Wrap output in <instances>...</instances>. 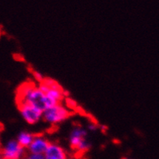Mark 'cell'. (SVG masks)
<instances>
[{
    "mask_svg": "<svg viewBox=\"0 0 159 159\" xmlns=\"http://www.w3.org/2000/svg\"><path fill=\"white\" fill-rule=\"evenodd\" d=\"M34 137L35 134H33L26 131H23L19 134L18 136H17L16 140L19 142V144H20L22 147L27 149L30 147L31 143L33 142V139H34Z\"/></svg>",
    "mask_w": 159,
    "mask_h": 159,
    "instance_id": "8",
    "label": "cell"
},
{
    "mask_svg": "<svg viewBox=\"0 0 159 159\" xmlns=\"http://www.w3.org/2000/svg\"><path fill=\"white\" fill-rule=\"evenodd\" d=\"M32 74H33V77L34 78L35 80L38 83V84L43 82L44 79H45V77H43V75L40 72H39V71L37 70H33V72H32Z\"/></svg>",
    "mask_w": 159,
    "mask_h": 159,
    "instance_id": "10",
    "label": "cell"
},
{
    "mask_svg": "<svg viewBox=\"0 0 159 159\" xmlns=\"http://www.w3.org/2000/svg\"><path fill=\"white\" fill-rule=\"evenodd\" d=\"M45 159H68L67 154L64 149L57 143H50L44 154Z\"/></svg>",
    "mask_w": 159,
    "mask_h": 159,
    "instance_id": "7",
    "label": "cell"
},
{
    "mask_svg": "<svg viewBox=\"0 0 159 159\" xmlns=\"http://www.w3.org/2000/svg\"><path fill=\"white\" fill-rule=\"evenodd\" d=\"M50 141L43 135L35 134L33 142L27 148V152L30 154L35 155H44L46 151L50 144Z\"/></svg>",
    "mask_w": 159,
    "mask_h": 159,
    "instance_id": "5",
    "label": "cell"
},
{
    "mask_svg": "<svg viewBox=\"0 0 159 159\" xmlns=\"http://www.w3.org/2000/svg\"><path fill=\"white\" fill-rule=\"evenodd\" d=\"M91 148V144L87 140V138L84 140H83L80 142V144H79V146L77 147V151L80 152H86L88 150H90V148Z\"/></svg>",
    "mask_w": 159,
    "mask_h": 159,
    "instance_id": "9",
    "label": "cell"
},
{
    "mask_svg": "<svg viewBox=\"0 0 159 159\" xmlns=\"http://www.w3.org/2000/svg\"><path fill=\"white\" fill-rule=\"evenodd\" d=\"M27 149L22 147L17 140H9L2 148V159H25Z\"/></svg>",
    "mask_w": 159,
    "mask_h": 159,
    "instance_id": "3",
    "label": "cell"
},
{
    "mask_svg": "<svg viewBox=\"0 0 159 159\" xmlns=\"http://www.w3.org/2000/svg\"><path fill=\"white\" fill-rule=\"evenodd\" d=\"M87 136V131L80 126L74 127L70 131L69 136V144L71 148L77 150V147L83 140L86 139Z\"/></svg>",
    "mask_w": 159,
    "mask_h": 159,
    "instance_id": "6",
    "label": "cell"
},
{
    "mask_svg": "<svg viewBox=\"0 0 159 159\" xmlns=\"http://www.w3.org/2000/svg\"><path fill=\"white\" fill-rule=\"evenodd\" d=\"M99 128H100V129H101L102 131H104V130L107 129V128L106 126H104V125H100Z\"/></svg>",
    "mask_w": 159,
    "mask_h": 159,
    "instance_id": "14",
    "label": "cell"
},
{
    "mask_svg": "<svg viewBox=\"0 0 159 159\" xmlns=\"http://www.w3.org/2000/svg\"><path fill=\"white\" fill-rule=\"evenodd\" d=\"M19 111L25 121L29 125H36L43 119V112L41 110L27 104H17Z\"/></svg>",
    "mask_w": 159,
    "mask_h": 159,
    "instance_id": "4",
    "label": "cell"
},
{
    "mask_svg": "<svg viewBox=\"0 0 159 159\" xmlns=\"http://www.w3.org/2000/svg\"><path fill=\"white\" fill-rule=\"evenodd\" d=\"M66 106H67L68 108L72 109V108H75L76 107H77V102H76L75 101H74V100L71 99L70 98H66Z\"/></svg>",
    "mask_w": 159,
    "mask_h": 159,
    "instance_id": "11",
    "label": "cell"
},
{
    "mask_svg": "<svg viewBox=\"0 0 159 159\" xmlns=\"http://www.w3.org/2000/svg\"><path fill=\"white\" fill-rule=\"evenodd\" d=\"M98 128H99V125H98L96 123H94V122L93 121L90 122V123L88 124V125H87V129L90 131H96Z\"/></svg>",
    "mask_w": 159,
    "mask_h": 159,
    "instance_id": "12",
    "label": "cell"
},
{
    "mask_svg": "<svg viewBox=\"0 0 159 159\" xmlns=\"http://www.w3.org/2000/svg\"><path fill=\"white\" fill-rule=\"evenodd\" d=\"M17 104H27L41 110L43 112L47 108L57 104L50 99L47 94L41 91L38 86L25 84L17 94Z\"/></svg>",
    "mask_w": 159,
    "mask_h": 159,
    "instance_id": "1",
    "label": "cell"
},
{
    "mask_svg": "<svg viewBox=\"0 0 159 159\" xmlns=\"http://www.w3.org/2000/svg\"><path fill=\"white\" fill-rule=\"evenodd\" d=\"M63 98H69L70 96V93L69 90H63Z\"/></svg>",
    "mask_w": 159,
    "mask_h": 159,
    "instance_id": "13",
    "label": "cell"
},
{
    "mask_svg": "<svg viewBox=\"0 0 159 159\" xmlns=\"http://www.w3.org/2000/svg\"><path fill=\"white\" fill-rule=\"evenodd\" d=\"M123 159H131V158H124Z\"/></svg>",
    "mask_w": 159,
    "mask_h": 159,
    "instance_id": "15",
    "label": "cell"
},
{
    "mask_svg": "<svg viewBox=\"0 0 159 159\" xmlns=\"http://www.w3.org/2000/svg\"><path fill=\"white\" fill-rule=\"evenodd\" d=\"M70 115L71 112L69 108L60 103L45 110L43 114V120L47 123L55 125L66 120Z\"/></svg>",
    "mask_w": 159,
    "mask_h": 159,
    "instance_id": "2",
    "label": "cell"
}]
</instances>
